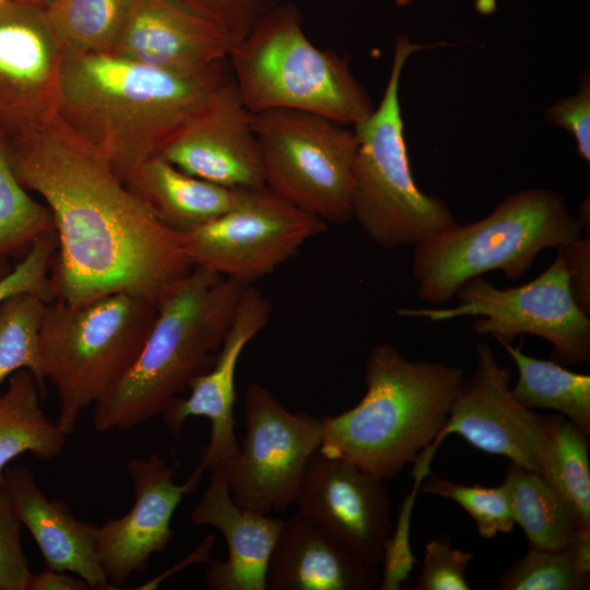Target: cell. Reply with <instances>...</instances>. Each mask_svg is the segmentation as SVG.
Returning <instances> with one entry per match:
<instances>
[{
	"instance_id": "obj_1",
	"label": "cell",
	"mask_w": 590,
	"mask_h": 590,
	"mask_svg": "<svg viewBox=\"0 0 590 590\" xmlns=\"http://www.w3.org/2000/svg\"><path fill=\"white\" fill-rule=\"evenodd\" d=\"M3 141L17 179L44 200L54 219V299L80 305L128 293L158 305L191 271L181 235L57 115Z\"/></svg>"
},
{
	"instance_id": "obj_2",
	"label": "cell",
	"mask_w": 590,
	"mask_h": 590,
	"mask_svg": "<svg viewBox=\"0 0 590 590\" xmlns=\"http://www.w3.org/2000/svg\"><path fill=\"white\" fill-rule=\"evenodd\" d=\"M232 79L228 58L180 73L113 52H64L57 116L126 181Z\"/></svg>"
},
{
	"instance_id": "obj_3",
	"label": "cell",
	"mask_w": 590,
	"mask_h": 590,
	"mask_svg": "<svg viewBox=\"0 0 590 590\" xmlns=\"http://www.w3.org/2000/svg\"><path fill=\"white\" fill-rule=\"evenodd\" d=\"M366 392L352 409L323 417L319 449L382 481L414 463L442 429L464 369L410 361L390 343L365 359Z\"/></svg>"
},
{
	"instance_id": "obj_4",
	"label": "cell",
	"mask_w": 590,
	"mask_h": 590,
	"mask_svg": "<svg viewBox=\"0 0 590 590\" xmlns=\"http://www.w3.org/2000/svg\"><path fill=\"white\" fill-rule=\"evenodd\" d=\"M247 285L193 266L160 300L154 324L132 366L93 405L95 430L130 429L148 422L206 373Z\"/></svg>"
},
{
	"instance_id": "obj_5",
	"label": "cell",
	"mask_w": 590,
	"mask_h": 590,
	"mask_svg": "<svg viewBox=\"0 0 590 590\" xmlns=\"http://www.w3.org/2000/svg\"><path fill=\"white\" fill-rule=\"evenodd\" d=\"M564 197L528 188L502 199L485 217L434 235L414 246L417 295L432 306L455 298L471 279L502 271L509 281L526 274L544 249L581 237Z\"/></svg>"
},
{
	"instance_id": "obj_6",
	"label": "cell",
	"mask_w": 590,
	"mask_h": 590,
	"mask_svg": "<svg viewBox=\"0 0 590 590\" xmlns=\"http://www.w3.org/2000/svg\"><path fill=\"white\" fill-rule=\"evenodd\" d=\"M228 61L250 113L292 109L355 126L374 110L349 58L316 47L292 5H274L231 50Z\"/></svg>"
},
{
	"instance_id": "obj_7",
	"label": "cell",
	"mask_w": 590,
	"mask_h": 590,
	"mask_svg": "<svg viewBox=\"0 0 590 590\" xmlns=\"http://www.w3.org/2000/svg\"><path fill=\"white\" fill-rule=\"evenodd\" d=\"M156 314L157 304L128 293L80 305L46 303L38 333L42 371L57 393L56 423L66 435L132 366Z\"/></svg>"
},
{
	"instance_id": "obj_8",
	"label": "cell",
	"mask_w": 590,
	"mask_h": 590,
	"mask_svg": "<svg viewBox=\"0 0 590 590\" xmlns=\"http://www.w3.org/2000/svg\"><path fill=\"white\" fill-rule=\"evenodd\" d=\"M445 45L415 44L405 35L398 36L384 95L373 113L353 126L357 139L353 217L382 248L415 246L459 224L442 199L423 192L415 184L399 98L409 57Z\"/></svg>"
},
{
	"instance_id": "obj_9",
	"label": "cell",
	"mask_w": 590,
	"mask_h": 590,
	"mask_svg": "<svg viewBox=\"0 0 590 590\" xmlns=\"http://www.w3.org/2000/svg\"><path fill=\"white\" fill-rule=\"evenodd\" d=\"M251 125L269 189L327 224L353 219V129L292 109L251 113Z\"/></svg>"
},
{
	"instance_id": "obj_10",
	"label": "cell",
	"mask_w": 590,
	"mask_h": 590,
	"mask_svg": "<svg viewBox=\"0 0 590 590\" xmlns=\"http://www.w3.org/2000/svg\"><path fill=\"white\" fill-rule=\"evenodd\" d=\"M452 307L401 308L397 316L440 322L480 316L472 324L477 335L511 343L532 334L552 344V361L560 365L590 361V319L576 304L565 261H554L534 280L516 287L498 288L483 276L469 280L455 296Z\"/></svg>"
},
{
	"instance_id": "obj_11",
	"label": "cell",
	"mask_w": 590,
	"mask_h": 590,
	"mask_svg": "<svg viewBox=\"0 0 590 590\" xmlns=\"http://www.w3.org/2000/svg\"><path fill=\"white\" fill-rule=\"evenodd\" d=\"M326 227L322 220L264 187L244 190L229 211L180 235L192 266L252 284Z\"/></svg>"
},
{
	"instance_id": "obj_12",
	"label": "cell",
	"mask_w": 590,
	"mask_h": 590,
	"mask_svg": "<svg viewBox=\"0 0 590 590\" xmlns=\"http://www.w3.org/2000/svg\"><path fill=\"white\" fill-rule=\"evenodd\" d=\"M246 436L227 465L232 500L263 515L284 511L297 495L306 464L323 440V417L286 410L270 390L245 393Z\"/></svg>"
},
{
	"instance_id": "obj_13",
	"label": "cell",
	"mask_w": 590,
	"mask_h": 590,
	"mask_svg": "<svg viewBox=\"0 0 590 590\" xmlns=\"http://www.w3.org/2000/svg\"><path fill=\"white\" fill-rule=\"evenodd\" d=\"M297 511L370 567L381 565L393 524L385 481L317 449L294 499Z\"/></svg>"
},
{
	"instance_id": "obj_14",
	"label": "cell",
	"mask_w": 590,
	"mask_h": 590,
	"mask_svg": "<svg viewBox=\"0 0 590 590\" xmlns=\"http://www.w3.org/2000/svg\"><path fill=\"white\" fill-rule=\"evenodd\" d=\"M63 56L44 9L0 5V138L22 135L57 115Z\"/></svg>"
},
{
	"instance_id": "obj_15",
	"label": "cell",
	"mask_w": 590,
	"mask_h": 590,
	"mask_svg": "<svg viewBox=\"0 0 590 590\" xmlns=\"http://www.w3.org/2000/svg\"><path fill=\"white\" fill-rule=\"evenodd\" d=\"M127 469L134 494L131 509L96 529L97 558L115 589L132 574H143L151 557L168 547L174 538L173 515L181 500L194 492L204 473L198 464L185 483L175 484L176 469L157 453L146 459L133 458Z\"/></svg>"
},
{
	"instance_id": "obj_16",
	"label": "cell",
	"mask_w": 590,
	"mask_h": 590,
	"mask_svg": "<svg viewBox=\"0 0 590 590\" xmlns=\"http://www.w3.org/2000/svg\"><path fill=\"white\" fill-rule=\"evenodd\" d=\"M473 374L462 381L448 418L423 453L433 458L444 438L457 433L473 447L504 456L539 473L536 445L542 415L521 405L510 388L511 370L486 343L475 346Z\"/></svg>"
},
{
	"instance_id": "obj_17",
	"label": "cell",
	"mask_w": 590,
	"mask_h": 590,
	"mask_svg": "<svg viewBox=\"0 0 590 590\" xmlns=\"http://www.w3.org/2000/svg\"><path fill=\"white\" fill-rule=\"evenodd\" d=\"M157 155L220 186L243 190L267 187L251 113L233 79L178 128Z\"/></svg>"
},
{
	"instance_id": "obj_18",
	"label": "cell",
	"mask_w": 590,
	"mask_h": 590,
	"mask_svg": "<svg viewBox=\"0 0 590 590\" xmlns=\"http://www.w3.org/2000/svg\"><path fill=\"white\" fill-rule=\"evenodd\" d=\"M271 304L252 284L246 286L212 367L190 384L187 398H174L161 413L168 432L178 437L184 422L191 416L210 420L208 444L200 450L204 471L227 467L239 453L235 435V374L245 346L268 324Z\"/></svg>"
},
{
	"instance_id": "obj_19",
	"label": "cell",
	"mask_w": 590,
	"mask_h": 590,
	"mask_svg": "<svg viewBox=\"0 0 590 590\" xmlns=\"http://www.w3.org/2000/svg\"><path fill=\"white\" fill-rule=\"evenodd\" d=\"M237 43L181 0H132L111 52L163 70L197 73L228 58Z\"/></svg>"
},
{
	"instance_id": "obj_20",
	"label": "cell",
	"mask_w": 590,
	"mask_h": 590,
	"mask_svg": "<svg viewBox=\"0 0 590 590\" xmlns=\"http://www.w3.org/2000/svg\"><path fill=\"white\" fill-rule=\"evenodd\" d=\"M196 526H212L225 539L227 558L209 560L211 590H266V569L284 521L244 509L231 497L227 467L210 470V482L191 511Z\"/></svg>"
},
{
	"instance_id": "obj_21",
	"label": "cell",
	"mask_w": 590,
	"mask_h": 590,
	"mask_svg": "<svg viewBox=\"0 0 590 590\" xmlns=\"http://www.w3.org/2000/svg\"><path fill=\"white\" fill-rule=\"evenodd\" d=\"M3 475L13 508L45 565L79 576L90 589L114 590L97 558V526L74 518L64 500L47 498L27 468L7 467Z\"/></svg>"
},
{
	"instance_id": "obj_22",
	"label": "cell",
	"mask_w": 590,
	"mask_h": 590,
	"mask_svg": "<svg viewBox=\"0 0 590 590\" xmlns=\"http://www.w3.org/2000/svg\"><path fill=\"white\" fill-rule=\"evenodd\" d=\"M380 571L300 512L284 521L266 569V590H371Z\"/></svg>"
},
{
	"instance_id": "obj_23",
	"label": "cell",
	"mask_w": 590,
	"mask_h": 590,
	"mask_svg": "<svg viewBox=\"0 0 590 590\" xmlns=\"http://www.w3.org/2000/svg\"><path fill=\"white\" fill-rule=\"evenodd\" d=\"M125 182L178 234L189 233L229 211L244 193L243 189L191 176L158 155L144 162Z\"/></svg>"
},
{
	"instance_id": "obj_24",
	"label": "cell",
	"mask_w": 590,
	"mask_h": 590,
	"mask_svg": "<svg viewBox=\"0 0 590 590\" xmlns=\"http://www.w3.org/2000/svg\"><path fill=\"white\" fill-rule=\"evenodd\" d=\"M588 435L564 415H542L539 473L566 504L579 539L590 541Z\"/></svg>"
},
{
	"instance_id": "obj_25",
	"label": "cell",
	"mask_w": 590,
	"mask_h": 590,
	"mask_svg": "<svg viewBox=\"0 0 590 590\" xmlns=\"http://www.w3.org/2000/svg\"><path fill=\"white\" fill-rule=\"evenodd\" d=\"M8 381L0 394V479L8 464L26 452L40 460L59 457L68 436L46 417L44 390L31 370L20 369Z\"/></svg>"
},
{
	"instance_id": "obj_26",
	"label": "cell",
	"mask_w": 590,
	"mask_h": 590,
	"mask_svg": "<svg viewBox=\"0 0 590 590\" xmlns=\"http://www.w3.org/2000/svg\"><path fill=\"white\" fill-rule=\"evenodd\" d=\"M518 368L512 396L527 409L560 412L581 432L590 434V376L574 373L554 361L527 355L511 343L499 342Z\"/></svg>"
},
{
	"instance_id": "obj_27",
	"label": "cell",
	"mask_w": 590,
	"mask_h": 590,
	"mask_svg": "<svg viewBox=\"0 0 590 590\" xmlns=\"http://www.w3.org/2000/svg\"><path fill=\"white\" fill-rule=\"evenodd\" d=\"M503 484L515 523L524 531L531 548L558 551L574 545L577 532L571 515L540 473L510 461Z\"/></svg>"
},
{
	"instance_id": "obj_28",
	"label": "cell",
	"mask_w": 590,
	"mask_h": 590,
	"mask_svg": "<svg viewBox=\"0 0 590 590\" xmlns=\"http://www.w3.org/2000/svg\"><path fill=\"white\" fill-rule=\"evenodd\" d=\"M132 0H55L45 9L64 52H111Z\"/></svg>"
},
{
	"instance_id": "obj_29",
	"label": "cell",
	"mask_w": 590,
	"mask_h": 590,
	"mask_svg": "<svg viewBox=\"0 0 590 590\" xmlns=\"http://www.w3.org/2000/svg\"><path fill=\"white\" fill-rule=\"evenodd\" d=\"M50 232H55L50 210L20 182L0 138V257L22 259L37 238Z\"/></svg>"
},
{
	"instance_id": "obj_30",
	"label": "cell",
	"mask_w": 590,
	"mask_h": 590,
	"mask_svg": "<svg viewBox=\"0 0 590 590\" xmlns=\"http://www.w3.org/2000/svg\"><path fill=\"white\" fill-rule=\"evenodd\" d=\"M46 303L31 293L15 294L0 303V387L13 373L25 368L45 390L38 333Z\"/></svg>"
},
{
	"instance_id": "obj_31",
	"label": "cell",
	"mask_w": 590,
	"mask_h": 590,
	"mask_svg": "<svg viewBox=\"0 0 590 590\" xmlns=\"http://www.w3.org/2000/svg\"><path fill=\"white\" fill-rule=\"evenodd\" d=\"M590 585V555L576 545L558 551L529 548L500 577L499 590H585Z\"/></svg>"
},
{
	"instance_id": "obj_32",
	"label": "cell",
	"mask_w": 590,
	"mask_h": 590,
	"mask_svg": "<svg viewBox=\"0 0 590 590\" xmlns=\"http://www.w3.org/2000/svg\"><path fill=\"white\" fill-rule=\"evenodd\" d=\"M420 489L458 503L474 519L480 535L485 539L509 533L516 524L504 484L497 487L468 486L432 475L420 485Z\"/></svg>"
},
{
	"instance_id": "obj_33",
	"label": "cell",
	"mask_w": 590,
	"mask_h": 590,
	"mask_svg": "<svg viewBox=\"0 0 590 590\" xmlns=\"http://www.w3.org/2000/svg\"><path fill=\"white\" fill-rule=\"evenodd\" d=\"M55 232L37 238L21 261L0 279V303L20 293H31L45 302L54 299L50 268L57 251Z\"/></svg>"
},
{
	"instance_id": "obj_34",
	"label": "cell",
	"mask_w": 590,
	"mask_h": 590,
	"mask_svg": "<svg viewBox=\"0 0 590 590\" xmlns=\"http://www.w3.org/2000/svg\"><path fill=\"white\" fill-rule=\"evenodd\" d=\"M472 553L451 547L448 535L425 544L423 569L412 587L414 590H470L465 573Z\"/></svg>"
},
{
	"instance_id": "obj_35",
	"label": "cell",
	"mask_w": 590,
	"mask_h": 590,
	"mask_svg": "<svg viewBox=\"0 0 590 590\" xmlns=\"http://www.w3.org/2000/svg\"><path fill=\"white\" fill-rule=\"evenodd\" d=\"M22 523L0 479V590H27L32 573L22 548Z\"/></svg>"
},
{
	"instance_id": "obj_36",
	"label": "cell",
	"mask_w": 590,
	"mask_h": 590,
	"mask_svg": "<svg viewBox=\"0 0 590 590\" xmlns=\"http://www.w3.org/2000/svg\"><path fill=\"white\" fill-rule=\"evenodd\" d=\"M412 493L401 505L398 522L392 528L385 546L381 565L380 580L378 589L399 590L403 581L409 579V575L416 563L410 546V522L411 512L415 496L424 476L416 474Z\"/></svg>"
},
{
	"instance_id": "obj_37",
	"label": "cell",
	"mask_w": 590,
	"mask_h": 590,
	"mask_svg": "<svg viewBox=\"0 0 590 590\" xmlns=\"http://www.w3.org/2000/svg\"><path fill=\"white\" fill-rule=\"evenodd\" d=\"M545 121L569 132L576 142L579 156L590 162V75L585 72L578 91L558 99L543 114Z\"/></svg>"
},
{
	"instance_id": "obj_38",
	"label": "cell",
	"mask_w": 590,
	"mask_h": 590,
	"mask_svg": "<svg viewBox=\"0 0 590 590\" xmlns=\"http://www.w3.org/2000/svg\"><path fill=\"white\" fill-rule=\"evenodd\" d=\"M211 19L238 42L274 5L278 0H181Z\"/></svg>"
},
{
	"instance_id": "obj_39",
	"label": "cell",
	"mask_w": 590,
	"mask_h": 590,
	"mask_svg": "<svg viewBox=\"0 0 590 590\" xmlns=\"http://www.w3.org/2000/svg\"><path fill=\"white\" fill-rule=\"evenodd\" d=\"M558 251L565 261L571 295L590 316V239L579 237L559 246Z\"/></svg>"
},
{
	"instance_id": "obj_40",
	"label": "cell",
	"mask_w": 590,
	"mask_h": 590,
	"mask_svg": "<svg viewBox=\"0 0 590 590\" xmlns=\"http://www.w3.org/2000/svg\"><path fill=\"white\" fill-rule=\"evenodd\" d=\"M90 589L85 580L79 576H71L66 571L54 570L47 566L32 575L27 590H87Z\"/></svg>"
},
{
	"instance_id": "obj_41",
	"label": "cell",
	"mask_w": 590,
	"mask_h": 590,
	"mask_svg": "<svg viewBox=\"0 0 590 590\" xmlns=\"http://www.w3.org/2000/svg\"><path fill=\"white\" fill-rule=\"evenodd\" d=\"M577 220L579 222V225L582 229V232H587L589 234L590 229V205H589V198H586L581 201L578 210V214L576 215Z\"/></svg>"
},
{
	"instance_id": "obj_42",
	"label": "cell",
	"mask_w": 590,
	"mask_h": 590,
	"mask_svg": "<svg viewBox=\"0 0 590 590\" xmlns=\"http://www.w3.org/2000/svg\"><path fill=\"white\" fill-rule=\"evenodd\" d=\"M13 2L47 9L55 0H10Z\"/></svg>"
},
{
	"instance_id": "obj_43",
	"label": "cell",
	"mask_w": 590,
	"mask_h": 590,
	"mask_svg": "<svg viewBox=\"0 0 590 590\" xmlns=\"http://www.w3.org/2000/svg\"><path fill=\"white\" fill-rule=\"evenodd\" d=\"M12 270L7 258L0 257V279L5 276Z\"/></svg>"
},
{
	"instance_id": "obj_44",
	"label": "cell",
	"mask_w": 590,
	"mask_h": 590,
	"mask_svg": "<svg viewBox=\"0 0 590 590\" xmlns=\"http://www.w3.org/2000/svg\"><path fill=\"white\" fill-rule=\"evenodd\" d=\"M415 0H394V3L397 7H406L409 4H411L412 2H414Z\"/></svg>"
},
{
	"instance_id": "obj_45",
	"label": "cell",
	"mask_w": 590,
	"mask_h": 590,
	"mask_svg": "<svg viewBox=\"0 0 590 590\" xmlns=\"http://www.w3.org/2000/svg\"><path fill=\"white\" fill-rule=\"evenodd\" d=\"M8 1H10V0H0V5L4 4Z\"/></svg>"
}]
</instances>
